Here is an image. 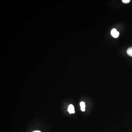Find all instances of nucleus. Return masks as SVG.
<instances>
[{
    "label": "nucleus",
    "instance_id": "nucleus-3",
    "mask_svg": "<svg viewBox=\"0 0 132 132\" xmlns=\"http://www.w3.org/2000/svg\"><path fill=\"white\" fill-rule=\"evenodd\" d=\"M80 106L81 107V109L82 111L84 112L85 110V103L83 102H81V103H80Z\"/></svg>",
    "mask_w": 132,
    "mask_h": 132
},
{
    "label": "nucleus",
    "instance_id": "nucleus-5",
    "mask_svg": "<svg viewBox=\"0 0 132 132\" xmlns=\"http://www.w3.org/2000/svg\"><path fill=\"white\" fill-rule=\"evenodd\" d=\"M122 2L125 3H128L130 2V0H122Z\"/></svg>",
    "mask_w": 132,
    "mask_h": 132
},
{
    "label": "nucleus",
    "instance_id": "nucleus-6",
    "mask_svg": "<svg viewBox=\"0 0 132 132\" xmlns=\"http://www.w3.org/2000/svg\"><path fill=\"white\" fill-rule=\"evenodd\" d=\"M33 132H41L40 131H33Z\"/></svg>",
    "mask_w": 132,
    "mask_h": 132
},
{
    "label": "nucleus",
    "instance_id": "nucleus-1",
    "mask_svg": "<svg viewBox=\"0 0 132 132\" xmlns=\"http://www.w3.org/2000/svg\"><path fill=\"white\" fill-rule=\"evenodd\" d=\"M110 33H111V35L115 38H118L119 36V32L117 31L116 29L115 28L112 29Z\"/></svg>",
    "mask_w": 132,
    "mask_h": 132
},
{
    "label": "nucleus",
    "instance_id": "nucleus-4",
    "mask_svg": "<svg viewBox=\"0 0 132 132\" xmlns=\"http://www.w3.org/2000/svg\"><path fill=\"white\" fill-rule=\"evenodd\" d=\"M127 53L128 56L132 57V47H130L127 49Z\"/></svg>",
    "mask_w": 132,
    "mask_h": 132
},
{
    "label": "nucleus",
    "instance_id": "nucleus-2",
    "mask_svg": "<svg viewBox=\"0 0 132 132\" xmlns=\"http://www.w3.org/2000/svg\"><path fill=\"white\" fill-rule=\"evenodd\" d=\"M68 111L70 114L74 113L75 112V109L74 106L73 105H69L68 108Z\"/></svg>",
    "mask_w": 132,
    "mask_h": 132
}]
</instances>
